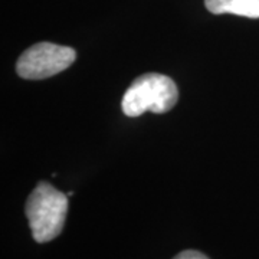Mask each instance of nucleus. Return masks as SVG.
I'll use <instances>...</instances> for the list:
<instances>
[{"label":"nucleus","mask_w":259,"mask_h":259,"mask_svg":"<svg viewBox=\"0 0 259 259\" xmlns=\"http://www.w3.org/2000/svg\"><path fill=\"white\" fill-rule=\"evenodd\" d=\"M179 100V90L167 75L150 72L136 78L125 91L121 107L127 117H139L146 111L164 114Z\"/></svg>","instance_id":"f03ea898"},{"label":"nucleus","mask_w":259,"mask_h":259,"mask_svg":"<svg viewBox=\"0 0 259 259\" xmlns=\"http://www.w3.org/2000/svg\"><path fill=\"white\" fill-rule=\"evenodd\" d=\"M204 6L213 15L231 13L243 18H259V0H204Z\"/></svg>","instance_id":"20e7f679"},{"label":"nucleus","mask_w":259,"mask_h":259,"mask_svg":"<svg viewBox=\"0 0 259 259\" xmlns=\"http://www.w3.org/2000/svg\"><path fill=\"white\" fill-rule=\"evenodd\" d=\"M173 259H209V258H207L204 253L199 252V250L189 249V250H183V252H180V253L176 255Z\"/></svg>","instance_id":"39448f33"},{"label":"nucleus","mask_w":259,"mask_h":259,"mask_svg":"<svg viewBox=\"0 0 259 259\" xmlns=\"http://www.w3.org/2000/svg\"><path fill=\"white\" fill-rule=\"evenodd\" d=\"M68 212V194L47 182H39L29 194L25 213L32 236L37 243L55 239L62 232Z\"/></svg>","instance_id":"f257e3e1"},{"label":"nucleus","mask_w":259,"mask_h":259,"mask_svg":"<svg viewBox=\"0 0 259 259\" xmlns=\"http://www.w3.org/2000/svg\"><path fill=\"white\" fill-rule=\"evenodd\" d=\"M76 59L75 49L51 42L28 48L16 62V71L25 79H45L69 68Z\"/></svg>","instance_id":"7ed1b4c3"}]
</instances>
